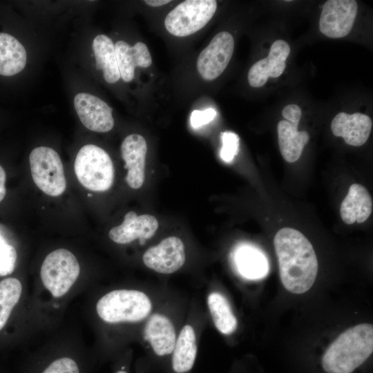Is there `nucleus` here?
Wrapping results in <instances>:
<instances>
[{
  "mask_svg": "<svg viewBox=\"0 0 373 373\" xmlns=\"http://www.w3.org/2000/svg\"><path fill=\"white\" fill-rule=\"evenodd\" d=\"M74 106L80 121L88 129L106 133L113 128V109L98 97L79 93L74 98Z\"/></svg>",
  "mask_w": 373,
  "mask_h": 373,
  "instance_id": "nucleus-11",
  "label": "nucleus"
},
{
  "mask_svg": "<svg viewBox=\"0 0 373 373\" xmlns=\"http://www.w3.org/2000/svg\"><path fill=\"white\" fill-rule=\"evenodd\" d=\"M216 115V111L212 108L204 111L194 110L191 115V124L194 128H199L211 122Z\"/></svg>",
  "mask_w": 373,
  "mask_h": 373,
  "instance_id": "nucleus-29",
  "label": "nucleus"
},
{
  "mask_svg": "<svg viewBox=\"0 0 373 373\" xmlns=\"http://www.w3.org/2000/svg\"><path fill=\"white\" fill-rule=\"evenodd\" d=\"M88 196H92V195H91V194H88Z\"/></svg>",
  "mask_w": 373,
  "mask_h": 373,
  "instance_id": "nucleus-34",
  "label": "nucleus"
},
{
  "mask_svg": "<svg viewBox=\"0 0 373 373\" xmlns=\"http://www.w3.org/2000/svg\"><path fill=\"white\" fill-rule=\"evenodd\" d=\"M115 49L120 77L126 82L133 79L136 67L148 68L152 64L148 47L142 41L131 46L124 41H118Z\"/></svg>",
  "mask_w": 373,
  "mask_h": 373,
  "instance_id": "nucleus-17",
  "label": "nucleus"
},
{
  "mask_svg": "<svg viewBox=\"0 0 373 373\" xmlns=\"http://www.w3.org/2000/svg\"><path fill=\"white\" fill-rule=\"evenodd\" d=\"M196 336L193 328L184 325L181 329L172 352V367L176 373L189 372L193 366L197 355Z\"/></svg>",
  "mask_w": 373,
  "mask_h": 373,
  "instance_id": "nucleus-22",
  "label": "nucleus"
},
{
  "mask_svg": "<svg viewBox=\"0 0 373 373\" xmlns=\"http://www.w3.org/2000/svg\"><path fill=\"white\" fill-rule=\"evenodd\" d=\"M373 352V326L363 323L343 332L329 346L322 358L327 373H352Z\"/></svg>",
  "mask_w": 373,
  "mask_h": 373,
  "instance_id": "nucleus-2",
  "label": "nucleus"
},
{
  "mask_svg": "<svg viewBox=\"0 0 373 373\" xmlns=\"http://www.w3.org/2000/svg\"><path fill=\"white\" fill-rule=\"evenodd\" d=\"M144 337L158 356L172 354L177 336L174 325L165 315L154 314L147 320Z\"/></svg>",
  "mask_w": 373,
  "mask_h": 373,
  "instance_id": "nucleus-16",
  "label": "nucleus"
},
{
  "mask_svg": "<svg viewBox=\"0 0 373 373\" xmlns=\"http://www.w3.org/2000/svg\"><path fill=\"white\" fill-rule=\"evenodd\" d=\"M282 115L285 120L298 125L301 117V109L296 104H289L283 109Z\"/></svg>",
  "mask_w": 373,
  "mask_h": 373,
  "instance_id": "nucleus-30",
  "label": "nucleus"
},
{
  "mask_svg": "<svg viewBox=\"0 0 373 373\" xmlns=\"http://www.w3.org/2000/svg\"><path fill=\"white\" fill-rule=\"evenodd\" d=\"M372 212V199L368 191L361 184H352L341 204L340 214L343 221L347 224L355 222L363 223Z\"/></svg>",
  "mask_w": 373,
  "mask_h": 373,
  "instance_id": "nucleus-18",
  "label": "nucleus"
},
{
  "mask_svg": "<svg viewBox=\"0 0 373 373\" xmlns=\"http://www.w3.org/2000/svg\"><path fill=\"white\" fill-rule=\"evenodd\" d=\"M281 282L291 293L300 294L313 285L318 272V260L312 245L299 231L285 227L274 240Z\"/></svg>",
  "mask_w": 373,
  "mask_h": 373,
  "instance_id": "nucleus-1",
  "label": "nucleus"
},
{
  "mask_svg": "<svg viewBox=\"0 0 373 373\" xmlns=\"http://www.w3.org/2000/svg\"><path fill=\"white\" fill-rule=\"evenodd\" d=\"M32 178L36 186L50 196L61 195L66 187L64 167L58 153L47 146L34 149L29 157Z\"/></svg>",
  "mask_w": 373,
  "mask_h": 373,
  "instance_id": "nucleus-6",
  "label": "nucleus"
},
{
  "mask_svg": "<svg viewBox=\"0 0 373 373\" xmlns=\"http://www.w3.org/2000/svg\"><path fill=\"white\" fill-rule=\"evenodd\" d=\"M27 60L23 46L13 36L0 32V75L12 76L21 72Z\"/></svg>",
  "mask_w": 373,
  "mask_h": 373,
  "instance_id": "nucleus-21",
  "label": "nucleus"
},
{
  "mask_svg": "<svg viewBox=\"0 0 373 373\" xmlns=\"http://www.w3.org/2000/svg\"><path fill=\"white\" fill-rule=\"evenodd\" d=\"M22 291L21 282L15 278L0 282V330L5 326Z\"/></svg>",
  "mask_w": 373,
  "mask_h": 373,
  "instance_id": "nucleus-25",
  "label": "nucleus"
},
{
  "mask_svg": "<svg viewBox=\"0 0 373 373\" xmlns=\"http://www.w3.org/2000/svg\"><path fill=\"white\" fill-rule=\"evenodd\" d=\"M80 271L76 257L66 249L50 253L41 267V278L54 297L66 294L77 279Z\"/></svg>",
  "mask_w": 373,
  "mask_h": 373,
  "instance_id": "nucleus-7",
  "label": "nucleus"
},
{
  "mask_svg": "<svg viewBox=\"0 0 373 373\" xmlns=\"http://www.w3.org/2000/svg\"><path fill=\"white\" fill-rule=\"evenodd\" d=\"M96 67L103 72L104 78L109 84H115L120 78L115 45L105 35H97L93 41Z\"/></svg>",
  "mask_w": 373,
  "mask_h": 373,
  "instance_id": "nucleus-23",
  "label": "nucleus"
},
{
  "mask_svg": "<svg viewBox=\"0 0 373 373\" xmlns=\"http://www.w3.org/2000/svg\"><path fill=\"white\" fill-rule=\"evenodd\" d=\"M16 260L17 251L15 247L8 244L0 233V276L12 273Z\"/></svg>",
  "mask_w": 373,
  "mask_h": 373,
  "instance_id": "nucleus-26",
  "label": "nucleus"
},
{
  "mask_svg": "<svg viewBox=\"0 0 373 373\" xmlns=\"http://www.w3.org/2000/svg\"><path fill=\"white\" fill-rule=\"evenodd\" d=\"M298 126L285 119L280 120L277 126L279 149L288 162H294L300 158L309 139L307 131H298Z\"/></svg>",
  "mask_w": 373,
  "mask_h": 373,
  "instance_id": "nucleus-20",
  "label": "nucleus"
},
{
  "mask_svg": "<svg viewBox=\"0 0 373 373\" xmlns=\"http://www.w3.org/2000/svg\"><path fill=\"white\" fill-rule=\"evenodd\" d=\"M234 49L231 34L222 31L216 35L197 59V69L207 81L218 77L228 66Z\"/></svg>",
  "mask_w": 373,
  "mask_h": 373,
  "instance_id": "nucleus-8",
  "label": "nucleus"
},
{
  "mask_svg": "<svg viewBox=\"0 0 373 373\" xmlns=\"http://www.w3.org/2000/svg\"><path fill=\"white\" fill-rule=\"evenodd\" d=\"M238 273L249 280H259L269 271V262L263 252L250 245L238 247L233 258Z\"/></svg>",
  "mask_w": 373,
  "mask_h": 373,
  "instance_id": "nucleus-19",
  "label": "nucleus"
},
{
  "mask_svg": "<svg viewBox=\"0 0 373 373\" xmlns=\"http://www.w3.org/2000/svg\"><path fill=\"white\" fill-rule=\"evenodd\" d=\"M146 152V142L141 135H129L122 143V157L128 169L126 181L132 189H137L144 183Z\"/></svg>",
  "mask_w": 373,
  "mask_h": 373,
  "instance_id": "nucleus-13",
  "label": "nucleus"
},
{
  "mask_svg": "<svg viewBox=\"0 0 373 373\" xmlns=\"http://www.w3.org/2000/svg\"><path fill=\"white\" fill-rule=\"evenodd\" d=\"M77 180L93 191H105L113 185L114 166L109 155L94 144H86L78 151L74 164Z\"/></svg>",
  "mask_w": 373,
  "mask_h": 373,
  "instance_id": "nucleus-4",
  "label": "nucleus"
},
{
  "mask_svg": "<svg viewBox=\"0 0 373 373\" xmlns=\"http://www.w3.org/2000/svg\"><path fill=\"white\" fill-rule=\"evenodd\" d=\"M184 245L181 239L170 236L144 254V264L155 272L170 274L180 269L185 262Z\"/></svg>",
  "mask_w": 373,
  "mask_h": 373,
  "instance_id": "nucleus-10",
  "label": "nucleus"
},
{
  "mask_svg": "<svg viewBox=\"0 0 373 373\" xmlns=\"http://www.w3.org/2000/svg\"><path fill=\"white\" fill-rule=\"evenodd\" d=\"M207 305L217 329L225 335L233 333L238 321L227 298L218 292H212L208 296Z\"/></svg>",
  "mask_w": 373,
  "mask_h": 373,
  "instance_id": "nucleus-24",
  "label": "nucleus"
},
{
  "mask_svg": "<svg viewBox=\"0 0 373 373\" xmlns=\"http://www.w3.org/2000/svg\"><path fill=\"white\" fill-rule=\"evenodd\" d=\"M221 140L220 157L226 162H231L238 153L239 137L233 132L224 131L221 133Z\"/></svg>",
  "mask_w": 373,
  "mask_h": 373,
  "instance_id": "nucleus-27",
  "label": "nucleus"
},
{
  "mask_svg": "<svg viewBox=\"0 0 373 373\" xmlns=\"http://www.w3.org/2000/svg\"><path fill=\"white\" fill-rule=\"evenodd\" d=\"M42 373H79L75 361L64 357L53 361Z\"/></svg>",
  "mask_w": 373,
  "mask_h": 373,
  "instance_id": "nucleus-28",
  "label": "nucleus"
},
{
  "mask_svg": "<svg viewBox=\"0 0 373 373\" xmlns=\"http://www.w3.org/2000/svg\"><path fill=\"white\" fill-rule=\"evenodd\" d=\"M215 0H186L169 12L164 19L166 30L173 36H189L202 29L214 15Z\"/></svg>",
  "mask_w": 373,
  "mask_h": 373,
  "instance_id": "nucleus-5",
  "label": "nucleus"
},
{
  "mask_svg": "<svg viewBox=\"0 0 373 373\" xmlns=\"http://www.w3.org/2000/svg\"><path fill=\"white\" fill-rule=\"evenodd\" d=\"M289 52V45L285 41H275L268 56L260 59L250 68L248 73L250 86L259 88L265 84L269 77L276 78L281 75L285 69Z\"/></svg>",
  "mask_w": 373,
  "mask_h": 373,
  "instance_id": "nucleus-12",
  "label": "nucleus"
},
{
  "mask_svg": "<svg viewBox=\"0 0 373 373\" xmlns=\"http://www.w3.org/2000/svg\"><path fill=\"white\" fill-rule=\"evenodd\" d=\"M372 128L370 117L365 114L355 113H338L332 119L331 128L336 137H341L351 146H359L367 140Z\"/></svg>",
  "mask_w": 373,
  "mask_h": 373,
  "instance_id": "nucleus-15",
  "label": "nucleus"
},
{
  "mask_svg": "<svg viewBox=\"0 0 373 373\" xmlns=\"http://www.w3.org/2000/svg\"><path fill=\"white\" fill-rule=\"evenodd\" d=\"M144 2L151 7H159L167 4L171 1L170 0H146Z\"/></svg>",
  "mask_w": 373,
  "mask_h": 373,
  "instance_id": "nucleus-32",
  "label": "nucleus"
},
{
  "mask_svg": "<svg viewBox=\"0 0 373 373\" xmlns=\"http://www.w3.org/2000/svg\"><path fill=\"white\" fill-rule=\"evenodd\" d=\"M151 309L149 297L134 289L111 291L103 296L96 305L98 316L108 323L139 322L149 316Z\"/></svg>",
  "mask_w": 373,
  "mask_h": 373,
  "instance_id": "nucleus-3",
  "label": "nucleus"
},
{
  "mask_svg": "<svg viewBox=\"0 0 373 373\" xmlns=\"http://www.w3.org/2000/svg\"><path fill=\"white\" fill-rule=\"evenodd\" d=\"M358 11L354 0H329L322 9L320 31L330 38L345 37L352 28Z\"/></svg>",
  "mask_w": 373,
  "mask_h": 373,
  "instance_id": "nucleus-9",
  "label": "nucleus"
},
{
  "mask_svg": "<svg viewBox=\"0 0 373 373\" xmlns=\"http://www.w3.org/2000/svg\"><path fill=\"white\" fill-rule=\"evenodd\" d=\"M158 228L155 217L143 214L137 216L134 211L128 212L122 223L113 227L108 236L111 240L118 244H127L136 239L145 240L151 238Z\"/></svg>",
  "mask_w": 373,
  "mask_h": 373,
  "instance_id": "nucleus-14",
  "label": "nucleus"
},
{
  "mask_svg": "<svg viewBox=\"0 0 373 373\" xmlns=\"http://www.w3.org/2000/svg\"><path fill=\"white\" fill-rule=\"evenodd\" d=\"M6 172L3 168L0 165V202L4 198L6 195Z\"/></svg>",
  "mask_w": 373,
  "mask_h": 373,
  "instance_id": "nucleus-31",
  "label": "nucleus"
},
{
  "mask_svg": "<svg viewBox=\"0 0 373 373\" xmlns=\"http://www.w3.org/2000/svg\"><path fill=\"white\" fill-rule=\"evenodd\" d=\"M116 373H126V372L125 371L120 370V371L117 372Z\"/></svg>",
  "mask_w": 373,
  "mask_h": 373,
  "instance_id": "nucleus-33",
  "label": "nucleus"
}]
</instances>
